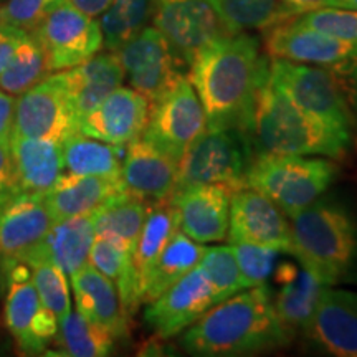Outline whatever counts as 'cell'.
<instances>
[{
    "label": "cell",
    "instance_id": "6da1fadb",
    "mask_svg": "<svg viewBox=\"0 0 357 357\" xmlns=\"http://www.w3.org/2000/svg\"><path fill=\"white\" fill-rule=\"evenodd\" d=\"M189 82L202 105L207 128L248 131L257 89L268 77L270 61L248 32L227 35L195 55Z\"/></svg>",
    "mask_w": 357,
    "mask_h": 357
},
{
    "label": "cell",
    "instance_id": "7a4b0ae2",
    "mask_svg": "<svg viewBox=\"0 0 357 357\" xmlns=\"http://www.w3.org/2000/svg\"><path fill=\"white\" fill-rule=\"evenodd\" d=\"M293 337L276 314L273 293L261 284L215 303L187 328L181 346L200 357L253 356L287 347Z\"/></svg>",
    "mask_w": 357,
    "mask_h": 357
},
{
    "label": "cell",
    "instance_id": "3957f363",
    "mask_svg": "<svg viewBox=\"0 0 357 357\" xmlns=\"http://www.w3.org/2000/svg\"><path fill=\"white\" fill-rule=\"evenodd\" d=\"M248 136L255 154L321 155L333 160L344 159L352 142V131L306 113L268 77L257 89Z\"/></svg>",
    "mask_w": 357,
    "mask_h": 357
},
{
    "label": "cell",
    "instance_id": "277c9868",
    "mask_svg": "<svg viewBox=\"0 0 357 357\" xmlns=\"http://www.w3.org/2000/svg\"><path fill=\"white\" fill-rule=\"evenodd\" d=\"M291 218V255L333 287L357 260V222L344 204L319 197Z\"/></svg>",
    "mask_w": 357,
    "mask_h": 357
},
{
    "label": "cell",
    "instance_id": "5b68a950",
    "mask_svg": "<svg viewBox=\"0 0 357 357\" xmlns=\"http://www.w3.org/2000/svg\"><path fill=\"white\" fill-rule=\"evenodd\" d=\"M336 160L289 154H255L247 187L270 197L288 217L316 202L337 178Z\"/></svg>",
    "mask_w": 357,
    "mask_h": 357
},
{
    "label": "cell",
    "instance_id": "8992f818",
    "mask_svg": "<svg viewBox=\"0 0 357 357\" xmlns=\"http://www.w3.org/2000/svg\"><path fill=\"white\" fill-rule=\"evenodd\" d=\"M253 158L255 151L248 131L205 128L177 164L176 190L205 184L225 185L231 192L243 189Z\"/></svg>",
    "mask_w": 357,
    "mask_h": 357
},
{
    "label": "cell",
    "instance_id": "52a82bcc",
    "mask_svg": "<svg viewBox=\"0 0 357 357\" xmlns=\"http://www.w3.org/2000/svg\"><path fill=\"white\" fill-rule=\"evenodd\" d=\"M268 79L306 113L349 131L356 128L344 89L331 68L271 58Z\"/></svg>",
    "mask_w": 357,
    "mask_h": 357
},
{
    "label": "cell",
    "instance_id": "ba28073f",
    "mask_svg": "<svg viewBox=\"0 0 357 357\" xmlns=\"http://www.w3.org/2000/svg\"><path fill=\"white\" fill-rule=\"evenodd\" d=\"M205 128L202 105L189 78L184 77L151 102L142 137L178 164Z\"/></svg>",
    "mask_w": 357,
    "mask_h": 357
},
{
    "label": "cell",
    "instance_id": "9c48e42d",
    "mask_svg": "<svg viewBox=\"0 0 357 357\" xmlns=\"http://www.w3.org/2000/svg\"><path fill=\"white\" fill-rule=\"evenodd\" d=\"M151 19L187 66L205 47L236 33L212 0H154Z\"/></svg>",
    "mask_w": 357,
    "mask_h": 357
},
{
    "label": "cell",
    "instance_id": "30bf717a",
    "mask_svg": "<svg viewBox=\"0 0 357 357\" xmlns=\"http://www.w3.org/2000/svg\"><path fill=\"white\" fill-rule=\"evenodd\" d=\"M132 89L154 102L187 77L185 63L155 26H144L118 52Z\"/></svg>",
    "mask_w": 357,
    "mask_h": 357
},
{
    "label": "cell",
    "instance_id": "8fae6325",
    "mask_svg": "<svg viewBox=\"0 0 357 357\" xmlns=\"http://www.w3.org/2000/svg\"><path fill=\"white\" fill-rule=\"evenodd\" d=\"M7 281L3 316L8 333L26 354H40L55 341L60 323L40 300L26 263L19 261L8 266Z\"/></svg>",
    "mask_w": 357,
    "mask_h": 357
},
{
    "label": "cell",
    "instance_id": "7c38bea8",
    "mask_svg": "<svg viewBox=\"0 0 357 357\" xmlns=\"http://www.w3.org/2000/svg\"><path fill=\"white\" fill-rule=\"evenodd\" d=\"M47 55L52 73L73 68L102 48L100 20L63 2L33 30Z\"/></svg>",
    "mask_w": 357,
    "mask_h": 357
},
{
    "label": "cell",
    "instance_id": "4fadbf2b",
    "mask_svg": "<svg viewBox=\"0 0 357 357\" xmlns=\"http://www.w3.org/2000/svg\"><path fill=\"white\" fill-rule=\"evenodd\" d=\"M75 132L79 121L55 73L15 98L12 134L63 144Z\"/></svg>",
    "mask_w": 357,
    "mask_h": 357
},
{
    "label": "cell",
    "instance_id": "5bb4252c",
    "mask_svg": "<svg viewBox=\"0 0 357 357\" xmlns=\"http://www.w3.org/2000/svg\"><path fill=\"white\" fill-rule=\"evenodd\" d=\"M215 303L211 283L197 265L155 300L146 303L144 324L155 339H171L190 328Z\"/></svg>",
    "mask_w": 357,
    "mask_h": 357
},
{
    "label": "cell",
    "instance_id": "9a60e30c",
    "mask_svg": "<svg viewBox=\"0 0 357 357\" xmlns=\"http://www.w3.org/2000/svg\"><path fill=\"white\" fill-rule=\"evenodd\" d=\"M230 243L245 242L291 253V225L287 213L270 197L252 187L231 192Z\"/></svg>",
    "mask_w": 357,
    "mask_h": 357
},
{
    "label": "cell",
    "instance_id": "2e32d148",
    "mask_svg": "<svg viewBox=\"0 0 357 357\" xmlns=\"http://www.w3.org/2000/svg\"><path fill=\"white\" fill-rule=\"evenodd\" d=\"M52 227L45 195L20 192L0 205V257L6 268L26 263L42 247Z\"/></svg>",
    "mask_w": 357,
    "mask_h": 357
},
{
    "label": "cell",
    "instance_id": "e0dca14e",
    "mask_svg": "<svg viewBox=\"0 0 357 357\" xmlns=\"http://www.w3.org/2000/svg\"><path fill=\"white\" fill-rule=\"evenodd\" d=\"M266 53L271 58L333 68L357 53V43L298 25L291 19L268 26Z\"/></svg>",
    "mask_w": 357,
    "mask_h": 357
},
{
    "label": "cell",
    "instance_id": "ac0fdd59",
    "mask_svg": "<svg viewBox=\"0 0 357 357\" xmlns=\"http://www.w3.org/2000/svg\"><path fill=\"white\" fill-rule=\"evenodd\" d=\"M230 197L225 185L205 184L176 190L169 204L182 234L197 243H217L229 236Z\"/></svg>",
    "mask_w": 357,
    "mask_h": 357
},
{
    "label": "cell",
    "instance_id": "d6986e66",
    "mask_svg": "<svg viewBox=\"0 0 357 357\" xmlns=\"http://www.w3.org/2000/svg\"><path fill=\"white\" fill-rule=\"evenodd\" d=\"M303 333L326 354L357 357V293L324 287Z\"/></svg>",
    "mask_w": 357,
    "mask_h": 357
},
{
    "label": "cell",
    "instance_id": "ffe728a7",
    "mask_svg": "<svg viewBox=\"0 0 357 357\" xmlns=\"http://www.w3.org/2000/svg\"><path fill=\"white\" fill-rule=\"evenodd\" d=\"M149 101L132 88H116L79 121V132L126 147L144 132Z\"/></svg>",
    "mask_w": 357,
    "mask_h": 357
},
{
    "label": "cell",
    "instance_id": "44dd1931",
    "mask_svg": "<svg viewBox=\"0 0 357 357\" xmlns=\"http://www.w3.org/2000/svg\"><path fill=\"white\" fill-rule=\"evenodd\" d=\"M121 182L129 195L149 204L167 202L176 190L177 162L141 136L124 149Z\"/></svg>",
    "mask_w": 357,
    "mask_h": 357
},
{
    "label": "cell",
    "instance_id": "7402d4cb",
    "mask_svg": "<svg viewBox=\"0 0 357 357\" xmlns=\"http://www.w3.org/2000/svg\"><path fill=\"white\" fill-rule=\"evenodd\" d=\"M55 75L68 96L78 121L95 109L109 93L121 86L126 78L116 52L96 53L83 63L56 71Z\"/></svg>",
    "mask_w": 357,
    "mask_h": 357
},
{
    "label": "cell",
    "instance_id": "603a6c76",
    "mask_svg": "<svg viewBox=\"0 0 357 357\" xmlns=\"http://www.w3.org/2000/svg\"><path fill=\"white\" fill-rule=\"evenodd\" d=\"M70 278L77 311L108 331L114 341L126 339L129 336V316L124 311L113 281L89 263L79 268Z\"/></svg>",
    "mask_w": 357,
    "mask_h": 357
},
{
    "label": "cell",
    "instance_id": "cb8c5ba5",
    "mask_svg": "<svg viewBox=\"0 0 357 357\" xmlns=\"http://www.w3.org/2000/svg\"><path fill=\"white\" fill-rule=\"evenodd\" d=\"M121 178L75 176L63 172L45 194L53 223L79 215H91L109 199L124 194Z\"/></svg>",
    "mask_w": 357,
    "mask_h": 357
},
{
    "label": "cell",
    "instance_id": "d4e9b609",
    "mask_svg": "<svg viewBox=\"0 0 357 357\" xmlns=\"http://www.w3.org/2000/svg\"><path fill=\"white\" fill-rule=\"evenodd\" d=\"M275 283L280 291L273 298V306L281 323L296 334L310 323L316 303L326 284L305 266L293 261H281L275 266Z\"/></svg>",
    "mask_w": 357,
    "mask_h": 357
},
{
    "label": "cell",
    "instance_id": "484cf974",
    "mask_svg": "<svg viewBox=\"0 0 357 357\" xmlns=\"http://www.w3.org/2000/svg\"><path fill=\"white\" fill-rule=\"evenodd\" d=\"M10 153L22 192L45 195L65 172L60 142L12 134Z\"/></svg>",
    "mask_w": 357,
    "mask_h": 357
},
{
    "label": "cell",
    "instance_id": "4316f807",
    "mask_svg": "<svg viewBox=\"0 0 357 357\" xmlns=\"http://www.w3.org/2000/svg\"><path fill=\"white\" fill-rule=\"evenodd\" d=\"M95 236L96 230L93 213L55 222L38 252L26 261L37 257L48 258L66 275L71 276L88 263L89 250H91Z\"/></svg>",
    "mask_w": 357,
    "mask_h": 357
},
{
    "label": "cell",
    "instance_id": "83f0119b",
    "mask_svg": "<svg viewBox=\"0 0 357 357\" xmlns=\"http://www.w3.org/2000/svg\"><path fill=\"white\" fill-rule=\"evenodd\" d=\"M177 230V215L172 205L169 204V200L167 202L151 205L139 238H137L136 247H134L131 253L134 281H136L141 305H144L147 281H149V276L153 273L155 261H158L160 252H162L169 240H171V236Z\"/></svg>",
    "mask_w": 357,
    "mask_h": 357
},
{
    "label": "cell",
    "instance_id": "f1b7e54d",
    "mask_svg": "<svg viewBox=\"0 0 357 357\" xmlns=\"http://www.w3.org/2000/svg\"><path fill=\"white\" fill-rule=\"evenodd\" d=\"M124 149L126 147L75 132L61 144L65 172L75 176L121 178Z\"/></svg>",
    "mask_w": 357,
    "mask_h": 357
},
{
    "label": "cell",
    "instance_id": "f546056e",
    "mask_svg": "<svg viewBox=\"0 0 357 357\" xmlns=\"http://www.w3.org/2000/svg\"><path fill=\"white\" fill-rule=\"evenodd\" d=\"M151 205L153 204L129 195L128 192L116 195L93 212L96 235L108 236L132 253Z\"/></svg>",
    "mask_w": 357,
    "mask_h": 357
},
{
    "label": "cell",
    "instance_id": "4dcf8cb0",
    "mask_svg": "<svg viewBox=\"0 0 357 357\" xmlns=\"http://www.w3.org/2000/svg\"><path fill=\"white\" fill-rule=\"evenodd\" d=\"M204 248L202 243L194 242L181 230H177L155 261L153 273L147 281L144 303L155 300L176 281L189 273L190 270H194L202 260Z\"/></svg>",
    "mask_w": 357,
    "mask_h": 357
},
{
    "label": "cell",
    "instance_id": "1f68e13d",
    "mask_svg": "<svg viewBox=\"0 0 357 357\" xmlns=\"http://www.w3.org/2000/svg\"><path fill=\"white\" fill-rule=\"evenodd\" d=\"M88 263L113 281L121 298L124 311L131 318L141 306L136 281H134L131 253L108 236L96 235L89 250Z\"/></svg>",
    "mask_w": 357,
    "mask_h": 357
},
{
    "label": "cell",
    "instance_id": "d6a6232c",
    "mask_svg": "<svg viewBox=\"0 0 357 357\" xmlns=\"http://www.w3.org/2000/svg\"><path fill=\"white\" fill-rule=\"evenodd\" d=\"M48 75H52V71L42 43L33 32H25L6 70L0 73V89L19 96Z\"/></svg>",
    "mask_w": 357,
    "mask_h": 357
},
{
    "label": "cell",
    "instance_id": "836d02e7",
    "mask_svg": "<svg viewBox=\"0 0 357 357\" xmlns=\"http://www.w3.org/2000/svg\"><path fill=\"white\" fill-rule=\"evenodd\" d=\"M154 0H111L109 7L101 13L100 26L102 47L118 52L134 35L147 26L153 15Z\"/></svg>",
    "mask_w": 357,
    "mask_h": 357
},
{
    "label": "cell",
    "instance_id": "e575fe53",
    "mask_svg": "<svg viewBox=\"0 0 357 357\" xmlns=\"http://www.w3.org/2000/svg\"><path fill=\"white\" fill-rule=\"evenodd\" d=\"M55 339L63 351L61 354L71 357H102L114 349V337L78 311H71L60 321Z\"/></svg>",
    "mask_w": 357,
    "mask_h": 357
},
{
    "label": "cell",
    "instance_id": "d590c367",
    "mask_svg": "<svg viewBox=\"0 0 357 357\" xmlns=\"http://www.w3.org/2000/svg\"><path fill=\"white\" fill-rule=\"evenodd\" d=\"M234 32L263 30L281 22L280 0H212Z\"/></svg>",
    "mask_w": 357,
    "mask_h": 357
},
{
    "label": "cell",
    "instance_id": "8d00e7d4",
    "mask_svg": "<svg viewBox=\"0 0 357 357\" xmlns=\"http://www.w3.org/2000/svg\"><path fill=\"white\" fill-rule=\"evenodd\" d=\"M26 265L32 271V281L40 300L56 316L58 323L63 321L71 312L70 284L66 281V273L60 266L43 257L32 258L26 261Z\"/></svg>",
    "mask_w": 357,
    "mask_h": 357
},
{
    "label": "cell",
    "instance_id": "74e56055",
    "mask_svg": "<svg viewBox=\"0 0 357 357\" xmlns=\"http://www.w3.org/2000/svg\"><path fill=\"white\" fill-rule=\"evenodd\" d=\"M199 266L207 276L217 303L245 289L231 245L205 247Z\"/></svg>",
    "mask_w": 357,
    "mask_h": 357
},
{
    "label": "cell",
    "instance_id": "f35d334b",
    "mask_svg": "<svg viewBox=\"0 0 357 357\" xmlns=\"http://www.w3.org/2000/svg\"><path fill=\"white\" fill-rule=\"evenodd\" d=\"M231 248L245 288L261 287L273 275L278 261V250L245 242L231 243Z\"/></svg>",
    "mask_w": 357,
    "mask_h": 357
},
{
    "label": "cell",
    "instance_id": "ab89813d",
    "mask_svg": "<svg viewBox=\"0 0 357 357\" xmlns=\"http://www.w3.org/2000/svg\"><path fill=\"white\" fill-rule=\"evenodd\" d=\"M298 25L310 26L331 37L357 43V10L342 7H328L293 17Z\"/></svg>",
    "mask_w": 357,
    "mask_h": 357
},
{
    "label": "cell",
    "instance_id": "60d3db41",
    "mask_svg": "<svg viewBox=\"0 0 357 357\" xmlns=\"http://www.w3.org/2000/svg\"><path fill=\"white\" fill-rule=\"evenodd\" d=\"M66 0H7L0 6V24L20 32H33L53 8Z\"/></svg>",
    "mask_w": 357,
    "mask_h": 357
},
{
    "label": "cell",
    "instance_id": "b9f144b4",
    "mask_svg": "<svg viewBox=\"0 0 357 357\" xmlns=\"http://www.w3.org/2000/svg\"><path fill=\"white\" fill-rule=\"evenodd\" d=\"M10 153V141H0V205L20 194Z\"/></svg>",
    "mask_w": 357,
    "mask_h": 357
},
{
    "label": "cell",
    "instance_id": "7bdbcfd3",
    "mask_svg": "<svg viewBox=\"0 0 357 357\" xmlns=\"http://www.w3.org/2000/svg\"><path fill=\"white\" fill-rule=\"evenodd\" d=\"M331 70L337 75L339 82L342 84L357 126V53L344 63L333 66Z\"/></svg>",
    "mask_w": 357,
    "mask_h": 357
},
{
    "label": "cell",
    "instance_id": "ee69618b",
    "mask_svg": "<svg viewBox=\"0 0 357 357\" xmlns=\"http://www.w3.org/2000/svg\"><path fill=\"white\" fill-rule=\"evenodd\" d=\"M328 7H341V0H280L281 20Z\"/></svg>",
    "mask_w": 357,
    "mask_h": 357
},
{
    "label": "cell",
    "instance_id": "f6af8a7d",
    "mask_svg": "<svg viewBox=\"0 0 357 357\" xmlns=\"http://www.w3.org/2000/svg\"><path fill=\"white\" fill-rule=\"evenodd\" d=\"M25 32L12 29V26L0 24V73L6 70V66L10 61V58L15 52L17 45H19L20 38L24 37Z\"/></svg>",
    "mask_w": 357,
    "mask_h": 357
},
{
    "label": "cell",
    "instance_id": "bcb514c9",
    "mask_svg": "<svg viewBox=\"0 0 357 357\" xmlns=\"http://www.w3.org/2000/svg\"><path fill=\"white\" fill-rule=\"evenodd\" d=\"M15 114V98L0 89V141H10Z\"/></svg>",
    "mask_w": 357,
    "mask_h": 357
},
{
    "label": "cell",
    "instance_id": "7dc6e473",
    "mask_svg": "<svg viewBox=\"0 0 357 357\" xmlns=\"http://www.w3.org/2000/svg\"><path fill=\"white\" fill-rule=\"evenodd\" d=\"M70 6L78 8L79 12L86 13L89 17H100L106 8L109 7L111 0H66Z\"/></svg>",
    "mask_w": 357,
    "mask_h": 357
},
{
    "label": "cell",
    "instance_id": "c3c4849f",
    "mask_svg": "<svg viewBox=\"0 0 357 357\" xmlns=\"http://www.w3.org/2000/svg\"><path fill=\"white\" fill-rule=\"evenodd\" d=\"M342 8H352V10H357V0H341Z\"/></svg>",
    "mask_w": 357,
    "mask_h": 357
}]
</instances>
